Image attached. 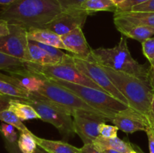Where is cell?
<instances>
[{
	"mask_svg": "<svg viewBox=\"0 0 154 153\" xmlns=\"http://www.w3.org/2000/svg\"><path fill=\"white\" fill-rule=\"evenodd\" d=\"M62 10L57 0H16L3 7L0 20L17 24L29 31L44 28Z\"/></svg>",
	"mask_w": 154,
	"mask_h": 153,
	"instance_id": "obj_1",
	"label": "cell"
},
{
	"mask_svg": "<svg viewBox=\"0 0 154 153\" xmlns=\"http://www.w3.org/2000/svg\"><path fill=\"white\" fill-rule=\"evenodd\" d=\"M88 60L101 66L135 76L149 83V68L134 59L128 48L127 38L123 34L119 43L114 47L92 49Z\"/></svg>",
	"mask_w": 154,
	"mask_h": 153,
	"instance_id": "obj_2",
	"label": "cell"
},
{
	"mask_svg": "<svg viewBox=\"0 0 154 153\" xmlns=\"http://www.w3.org/2000/svg\"><path fill=\"white\" fill-rule=\"evenodd\" d=\"M102 67L116 88L126 98L129 107L147 117L153 94L150 84L132 75Z\"/></svg>",
	"mask_w": 154,
	"mask_h": 153,
	"instance_id": "obj_3",
	"label": "cell"
},
{
	"mask_svg": "<svg viewBox=\"0 0 154 153\" xmlns=\"http://www.w3.org/2000/svg\"><path fill=\"white\" fill-rule=\"evenodd\" d=\"M31 92L38 93L48 100L66 108L70 111L72 115L76 110H84L102 114L85 103L70 90L36 73H35Z\"/></svg>",
	"mask_w": 154,
	"mask_h": 153,
	"instance_id": "obj_4",
	"label": "cell"
},
{
	"mask_svg": "<svg viewBox=\"0 0 154 153\" xmlns=\"http://www.w3.org/2000/svg\"><path fill=\"white\" fill-rule=\"evenodd\" d=\"M46 78V77H45ZM61 86L70 90L76 95L81 98L85 103L90 105L91 107L99 111L108 118H112L120 111L129 107V106L120 100H117L111 94L105 93L101 90L79 85L73 82L63 81L61 80L50 79ZM111 121V120H110Z\"/></svg>",
	"mask_w": 154,
	"mask_h": 153,
	"instance_id": "obj_5",
	"label": "cell"
},
{
	"mask_svg": "<svg viewBox=\"0 0 154 153\" xmlns=\"http://www.w3.org/2000/svg\"><path fill=\"white\" fill-rule=\"evenodd\" d=\"M24 102L35 110L41 120L53 124L64 139H69L75 134L73 117L69 110L41 94L38 99L27 100Z\"/></svg>",
	"mask_w": 154,
	"mask_h": 153,
	"instance_id": "obj_6",
	"label": "cell"
},
{
	"mask_svg": "<svg viewBox=\"0 0 154 153\" xmlns=\"http://www.w3.org/2000/svg\"><path fill=\"white\" fill-rule=\"evenodd\" d=\"M25 66L31 71L35 72L48 79L61 80L105 92L100 86L77 68L74 64L72 55H69L63 62L52 65H41L26 62H25Z\"/></svg>",
	"mask_w": 154,
	"mask_h": 153,
	"instance_id": "obj_7",
	"label": "cell"
},
{
	"mask_svg": "<svg viewBox=\"0 0 154 153\" xmlns=\"http://www.w3.org/2000/svg\"><path fill=\"white\" fill-rule=\"evenodd\" d=\"M75 134L80 136L84 144L93 143L99 134L101 123L110 122V118L102 114L84 110H76L73 115Z\"/></svg>",
	"mask_w": 154,
	"mask_h": 153,
	"instance_id": "obj_8",
	"label": "cell"
},
{
	"mask_svg": "<svg viewBox=\"0 0 154 153\" xmlns=\"http://www.w3.org/2000/svg\"><path fill=\"white\" fill-rule=\"evenodd\" d=\"M72 58H73L74 64L78 70H81L95 83L100 86L105 92L111 94L117 100H120L123 104L129 106L126 98L113 84L108 75L102 66L89 60L81 59L73 55H72Z\"/></svg>",
	"mask_w": 154,
	"mask_h": 153,
	"instance_id": "obj_9",
	"label": "cell"
},
{
	"mask_svg": "<svg viewBox=\"0 0 154 153\" xmlns=\"http://www.w3.org/2000/svg\"><path fill=\"white\" fill-rule=\"evenodd\" d=\"M9 33L0 37V52L27 61L29 39L27 30L17 24L8 23Z\"/></svg>",
	"mask_w": 154,
	"mask_h": 153,
	"instance_id": "obj_10",
	"label": "cell"
},
{
	"mask_svg": "<svg viewBox=\"0 0 154 153\" xmlns=\"http://www.w3.org/2000/svg\"><path fill=\"white\" fill-rule=\"evenodd\" d=\"M90 14L81 8L63 10L51 20L44 28H48L61 36L78 27L84 26Z\"/></svg>",
	"mask_w": 154,
	"mask_h": 153,
	"instance_id": "obj_11",
	"label": "cell"
},
{
	"mask_svg": "<svg viewBox=\"0 0 154 153\" xmlns=\"http://www.w3.org/2000/svg\"><path fill=\"white\" fill-rule=\"evenodd\" d=\"M111 122L119 130L126 134L145 131L150 127L147 117L132 107H127L111 118Z\"/></svg>",
	"mask_w": 154,
	"mask_h": 153,
	"instance_id": "obj_12",
	"label": "cell"
},
{
	"mask_svg": "<svg viewBox=\"0 0 154 153\" xmlns=\"http://www.w3.org/2000/svg\"><path fill=\"white\" fill-rule=\"evenodd\" d=\"M60 37L66 50L72 52L73 56L78 58L88 60L92 49L86 40L82 27L75 28Z\"/></svg>",
	"mask_w": 154,
	"mask_h": 153,
	"instance_id": "obj_13",
	"label": "cell"
},
{
	"mask_svg": "<svg viewBox=\"0 0 154 153\" xmlns=\"http://www.w3.org/2000/svg\"><path fill=\"white\" fill-rule=\"evenodd\" d=\"M114 22L117 29L123 35L141 43L154 35V28L152 27L134 25L117 16H114Z\"/></svg>",
	"mask_w": 154,
	"mask_h": 153,
	"instance_id": "obj_14",
	"label": "cell"
},
{
	"mask_svg": "<svg viewBox=\"0 0 154 153\" xmlns=\"http://www.w3.org/2000/svg\"><path fill=\"white\" fill-rule=\"evenodd\" d=\"M0 95L7 96L23 102L27 100H35L39 98L38 93L29 92L8 81L2 76V72H0Z\"/></svg>",
	"mask_w": 154,
	"mask_h": 153,
	"instance_id": "obj_15",
	"label": "cell"
},
{
	"mask_svg": "<svg viewBox=\"0 0 154 153\" xmlns=\"http://www.w3.org/2000/svg\"><path fill=\"white\" fill-rule=\"evenodd\" d=\"M29 40L65 50L61 37L48 28H35L27 31Z\"/></svg>",
	"mask_w": 154,
	"mask_h": 153,
	"instance_id": "obj_16",
	"label": "cell"
},
{
	"mask_svg": "<svg viewBox=\"0 0 154 153\" xmlns=\"http://www.w3.org/2000/svg\"><path fill=\"white\" fill-rule=\"evenodd\" d=\"M93 146L101 152L106 149H114L121 153H132L134 148L132 144L126 140L120 139L117 136L111 138H105L99 136L93 142Z\"/></svg>",
	"mask_w": 154,
	"mask_h": 153,
	"instance_id": "obj_17",
	"label": "cell"
},
{
	"mask_svg": "<svg viewBox=\"0 0 154 153\" xmlns=\"http://www.w3.org/2000/svg\"><path fill=\"white\" fill-rule=\"evenodd\" d=\"M34 136L38 146L48 153H82L81 148L66 142L44 139L35 135Z\"/></svg>",
	"mask_w": 154,
	"mask_h": 153,
	"instance_id": "obj_18",
	"label": "cell"
},
{
	"mask_svg": "<svg viewBox=\"0 0 154 153\" xmlns=\"http://www.w3.org/2000/svg\"><path fill=\"white\" fill-rule=\"evenodd\" d=\"M114 16H119L134 25L145 26L154 28V12L148 11H117Z\"/></svg>",
	"mask_w": 154,
	"mask_h": 153,
	"instance_id": "obj_19",
	"label": "cell"
},
{
	"mask_svg": "<svg viewBox=\"0 0 154 153\" xmlns=\"http://www.w3.org/2000/svg\"><path fill=\"white\" fill-rule=\"evenodd\" d=\"M26 62L41 64V65H52V64H58L57 60L54 59L46 51L42 50L32 40H29L28 48H27Z\"/></svg>",
	"mask_w": 154,
	"mask_h": 153,
	"instance_id": "obj_20",
	"label": "cell"
},
{
	"mask_svg": "<svg viewBox=\"0 0 154 153\" xmlns=\"http://www.w3.org/2000/svg\"><path fill=\"white\" fill-rule=\"evenodd\" d=\"M9 110L13 111L21 121L31 119H40L35 110L26 102L12 98L9 104Z\"/></svg>",
	"mask_w": 154,
	"mask_h": 153,
	"instance_id": "obj_21",
	"label": "cell"
},
{
	"mask_svg": "<svg viewBox=\"0 0 154 153\" xmlns=\"http://www.w3.org/2000/svg\"><path fill=\"white\" fill-rule=\"evenodd\" d=\"M81 9L90 14L97 11H112L115 13L117 6L111 0H86L81 6Z\"/></svg>",
	"mask_w": 154,
	"mask_h": 153,
	"instance_id": "obj_22",
	"label": "cell"
},
{
	"mask_svg": "<svg viewBox=\"0 0 154 153\" xmlns=\"http://www.w3.org/2000/svg\"><path fill=\"white\" fill-rule=\"evenodd\" d=\"M33 134L29 130L20 132L17 140V145L22 153H35L38 148V144Z\"/></svg>",
	"mask_w": 154,
	"mask_h": 153,
	"instance_id": "obj_23",
	"label": "cell"
},
{
	"mask_svg": "<svg viewBox=\"0 0 154 153\" xmlns=\"http://www.w3.org/2000/svg\"><path fill=\"white\" fill-rule=\"evenodd\" d=\"M0 121L11 124L17 130H19L20 132H26L29 130V129L23 123V121L20 119L19 117L13 111L9 109L0 112Z\"/></svg>",
	"mask_w": 154,
	"mask_h": 153,
	"instance_id": "obj_24",
	"label": "cell"
},
{
	"mask_svg": "<svg viewBox=\"0 0 154 153\" xmlns=\"http://www.w3.org/2000/svg\"><path fill=\"white\" fill-rule=\"evenodd\" d=\"M25 62L0 52V70L5 71L8 69L18 67V66H23Z\"/></svg>",
	"mask_w": 154,
	"mask_h": 153,
	"instance_id": "obj_25",
	"label": "cell"
},
{
	"mask_svg": "<svg viewBox=\"0 0 154 153\" xmlns=\"http://www.w3.org/2000/svg\"><path fill=\"white\" fill-rule=\"evenodd\" d=\"M16 128L11 124L2 122L0 125V132L3 136V139H5L10 142H17V133L15 130Z\"/></svg>",
	"mask_w": 154,
	"mask_h": 153,
	"instance_id": "obj_26",
	"label": "cell"
},
{
	"mask_svg": "<svg viewBox=\"0 0 154 153\" xmlns=\"http://www.w3.org/2000/svg\"><path fill=\"white\" fill-rule=\"evenodd\" d=\"M141 45L143 54L150 62V66H154V37L143 41Z\"/></svg>",
	"mask_w": 154,
	"mask_h": 153,
	"instance_id": "obj_27",
	"label": "cell"
},
{
	"mask_svg": "<svg viewBox=\"0 0 154 153\" xmlns=\"http://www.w3.org/2000/svg\"><path fill=\"white\" fill-rule=\"evenodd\" d=\"M99 134L105 138H111L117 136V132L119 128L115 125L107 124L105 122L101 123L99 127Z\"/></svg>",
	"mask_w": 154,
	"mask_h": 153,
	"instance_id": "obj_28",
	"label": "cell"
},
{
	"mask_svg": "<svg viewBox=\"0 0 154 153\" xmlns=\"http://www.w3.org/2000/svg\"><path fill=\"white\" fill-rule=\"evenodd\" d=\"M86 0H57L62 11L81 8V6Z\"/></svg>",
	"mask_w": 154,
	"mask_h": 153,
	"instance_id": "obj_29",
	"label": "cell"
},
{
	"mask_svg": "<svg viewBox=\"0 0 154 153\" xmlns=\"http://www.w3.org/2000/svg\"><path fill=\"white\" fill-rule=\"evenodd\" d=\"M149 0H126L124 2L121 3L117 6V11H129L132 7L137 5V4H141Z\"/></svg>",
	"mask_w": 154,
	"mask_h": 153,
	"instance_id": "obj_30",
	"label": "cell"
},
{
	"mask_svg": "<svg viewBox=\"0 0 154 153\" xmlns=\"http://www.w3.org/2000/svg\"><path fill=\"white\" fill-rule=\"evenodd\" d=\"M132 11H148L154 12V0H149L141 4H137L132 8Z\"/></svg>",
	"mask_w": 154,
	"mask_h": 153,
	"instance_id": "obj_31",
	"label": "cell"
},
{
	"mask_svg": "<svg viewBox=\"0 0 154 153\" xmlns=\"http://www.w3.org/2000/svg\"><path fill=\"white\" fill-rule=\"evenodd\" d=\"M4 140L5 142V147L6 150L8 153H22L20 150L19 147H18L17 142H10L5 139Z\"/></svg>",
	"mask_w": 154,
	"mask_h": 153,
	"instance_id": "obj_32",
	"label": "cell"
},
{
	"mask_svg": "<svg viewBox=\"0 0 154 153\" xmlns=\"http://www.w3.org/2000/svg\"><path fill=\"white\" fill-rule=\"evenodd\" d=\"M146 134H147V139H148L150 153H154V132L151 127H150L146 130Z\"/></svg>",
	"mask_w": 154,
	"mask_h": 153,
	"instance_id": "obj_33",
	"label": "cell"
},
{
	"mask_svg": "<svg viewBox=\"0 0 154 153\" xmlns=\"http://www.w3.org/2000/svg\"><path fill=\"white\" fill-rule=\"evenodd\" d=\"M11 98L7 96L0 95V112L9 108V104Z\"/></svg>",
	"mask_w": 154,
	"mask_h": 153,
	"instance_id": "obj_34",
	"label": "cell"
},
{
	"mask_svg": "<svg viewBox=\"0 0 154 153\" xmlns=\"http://www.w3.org/2000/svg\"><path fill=\"white\" fill-rule=\"evenodd\" d=\"M81 150L82 153H104L103 152L98 150L93 143L84 144V146L81 148Z\"/></svg>",
	"mask_w": 154,
	"mask_h": 153,
	"instance_id": "obj_35",
	"label": "cell"
},
{
	"mask_svg": "<svg viewBox=\"0 0 154 153\" xmlns=\"http://www.w3.org/2000/svg\"><path fill=\"white\" fill-rule=\"evenodd\" d=\"M147 120H148L150 125L151 128L154 127V92L153 94V98H152L151 104H150V110H149V112L147 114Z\"/></svg>",
	"mask_w": 154,
	"mask_h": 153,
	"instance_id": "obj_36",
	"label": "cell"
},
{
	"mask_svg": "<svg viewBox=\"0 0 154 153\" xmlns=\"http://www.w3.org/2000/svg\"><path fill=\"white\" fill-rule=\"evenodd\" d=\"M9 33L8 22L5 20H0V37L6 35Z\"/></svg>",
	"mask_w": 154,
	"mask_h": 153,
	"instance_id": "obj_37",
	"label": "cell"
},
{
	"mask_svg": "<svg viewBox=\"0 0 154 153\" xmlns=\"http://www.w3.org/2000/svg\"><path fill=\"white\" fill-rule=\"evenodd\" d=\"M149 84L154 92V66L149 67Z\"/></svg>",
	"mask_w": 154,
	"mask_h": 153,
	"instance_id": "obj_38",
	"label": "cell"
},
{
	"mask_svg": "<svg viewBox=\"0 0 154 153\" xmlns=\"http://www.w3.org/2000/svg\"><path fill=\"white\" fill-rule=\"evenodd\" d=\"M16 0H0V5H2L3 7L8 6L14 3Z\"/></svg>",
	"mask_w": 154,
	"mask_h": 153,
	"instance_id": "obj_39",
	"label": "cell"
},
{
	"mask_svg": "<svg viewBox=\"0 0 154 153\" xmlns=\"http://www.w3.org/2000/svg\"><path fill=\"white\" fill-rule=\"evenodd\" d=\"M35 153H48V152L45 151V150H44L43 148H41V147L38 146L37 149H36V151L35 152Z\"/></svg>",
	"mask_w": 154,
	"mask_h": 153,
	"instance_id": "obj_40",
	"label": "cell"
},
{
	"mask_svg": "<svg viewBox=\"0 0 154 153\" xmlns=\"http://www.w3.org/2000/svg\"><path fill=\"white\" fill-rule=\"evenodd\" d=\"M111 1H112L113 2L116 4V5L118 6L119 4H120L121 3L124 2L126 1V0H111Z\"/></svg>",
	"mask_w": 154,
	"mask_h": 153,
	"instance_id": "obj_41",
	"label": "cell"
},
{
	"mask_svg": "<svg viewBox=\"0 0 154 153\" xmlns=\"http://www.w3.org/2000/svg\"><path fill=\"white\" fill-rule=\"evenodd\" d=\"M103 152L104 153H121L120 152H117L114 149H106L105 150V151H103Z\"/></svg>",
	"mask_w": 154,
	"mask_h": 153,
	"instance_id": "obj_42",
	"label": "cell"
},
{
	"mask_svg": "<svg viewBox=\"0 0 154 153\" xmlns=\"http://www.w3.org/2000/svg\"><path fill=\"white\" fill-rule=\"evenodd\" d=\"M132 153H139V152H137V151H135V150H134V151L132 152Z\"/></svg>",
	"mask_w": 154,
	"mask_h": 153,
	"instance_id": "obj_43",
	"label": "cell"
},
{
	"mask_svg": "<svg viewBox=\"0 0 154 153\" xmlns=\"http://www.w3.org/2000/svg\"><path fill=\"white\" fill-rule=\"evenodd\" d=\"M152 129H153V132H154V127L152 128Z\"/></svg>",
	"mask_w": 154,
	"mask_h": 153,
	"instance_id": "obj_44",
	"label": "cell"
}]
</instances>
